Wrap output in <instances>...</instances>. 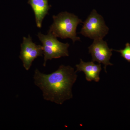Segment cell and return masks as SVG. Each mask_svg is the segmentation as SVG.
I'll list each match as a JSON object with an SVG mask.
<instances>
[{"mask_svg":"<svg viewBox=\"0 0 130 130\" xmlns=\"http://www.w3.org/2000/svg\"><path fill=\"white\" fill-rule=\"evenodd\" d=\"M77 77L73 68L63 65L50 74L42 73L36 69L33 77L35 84L42 91L44 100L59 105L72 98V89Z\"/></svg>","mask_w":130,"mask_h":130,"instance_id":"cell-1","label":"cell"},{"mask_svg":"<svg viewBox=\"0 0 130 130\" xmlns=\"http://www.w3.org/2000/svg\"><path fill=\"white\" fill-rule=\"evenodd\" d=\"M53 23L50 27L48 33L61 39L70 38L73 43L80 41V38L77 36L76 29L83 21L77 16L67 12H61L53 16Z\"/></svg>","mask_w":130,"mask_h":130,"instance_id":"cell-2","label":"cell"},{"mask_svg":"<svg viewBox=\"0 0 130 130\" xmlns=\"http://www.w3.org/2000/svg\"><path fill=\"white\" fill-rule=\"evenodd\" d=\"M37 36L42 44L44 66H46L48 60L69 56L68 48L70 44L68 43L61 42L57 40V37L50 33L44 35L39 32Z\"/></svg>","mask_w":130,"mask_h":130,"instance_id":"cell-3","label":"cell"},{"mask_svg":"<svg viewBox=\"0 0 130 130\" xmlns=\"http://www.w3.org/2000/svg\"><path fill=\"white\" fill-rule=\"evenodd\" d=\"M109 30L103 17L94 9L84 22L80 33L91 39H103Z\"/></svg>","mask_w":130,"mask_h":130,"instance_id":"cell-4","label":"cell"},{"mask_svg":"<svg viewBox=\"0 0 130 130\" xmlns=\"http://www.w3.org/2000/svg\"><path fill=\"white\" fill-rule=\"evenodd\" d=\"M42 46L37 45L32 42L29 35L28 37H24L21 44V51L19 58L23 62L24 67L26 71L30 69L32 63L36 58L42 56Z\"/></svg>","mask_w":130,"mask_h":130,"instance_id":"cell-5","label":"cell"},{"mask_svg":"<svg viewBox=\"0 0 130 130\" xmlns=\"http://www.w3.org/2000/svg\"><path fill=\"white\" fill-rule=\"evenodd\" d=\"M89 53L91 54L92 61L103 64L105 72L107 73L106 67L108 65H113L110 60L112 55V49H110L106 42L103 39L94 40L93 43L88 47Z\"/></svg>","mask_w":130,"mask_h":130,"instance_id":"cell-6","label":"cell"},{"mask_svg":"<svg viewBox=\"0 0 130 130\" xmlns=\"http://www.w3.org/2000/svg\"><path fill=\"white\" fill-rule=\"evenodd\" d=\"M76 67L77 68L76 72H83L87 81H94L98 82L100 81L99 75L102 70L101 64H96L93 61L85 62L81 59L80 63L76 65Z\"/></svg>","mask_w":130,"mask_h":130,"instance_id":"cell-7","label":"cell"},{"mask_svg":"<svg viewBox=\"0 0 130 130\" xmlns=\"http://www.w3.org/2000/svg\"><path fill=\"white\" fill-rule=\"evenodd\" d=\"M35 14L36 24L38 28L42 27L44 17L48 14L50 7L48 0H29Z\"/></svg>","mask_w":130,"mask_h":130,"instance_id":"cell-8","label":"cell"},{"mask_svg":"<svg viewBox=\"0 0 130 130\" xmlns=\"http://www.w3.org/2000/svg\"><path fill=\"white\" fill-rule=\"evenodd\" d=\"M113 50L120 53L121 56L128 62L130 63V44L129 43H127L126 44L125 47L123 49L119 50Z\"/></svg>","mask_w":130,"mask_h":130,"instance_id":"cell-9","label":"cell"}]
</instances>
